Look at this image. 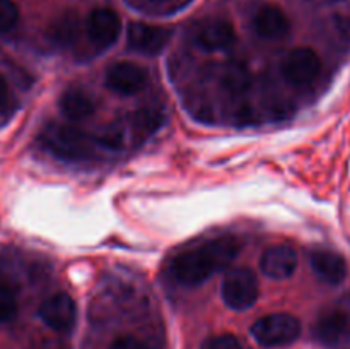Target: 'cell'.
<instances>
[{"label":"cell","mask_w":350,"mask_h":349,"mask_svg":"<svg viewBox=\"0 0 350 349\" xmlns=\"http://www.w3.org/2000/svg\"><path fill=\"white\" fill-rule=\"evenodd\" d=\"M7 94H9V88H7V81L3 79V75L0 74V106L5 103Z\"/></svg>","instance_id":"cell-24"},{"label":"cell","mask_w":350,"mask_h":349,"mask_svg":"<svg viewBox=\"0 0 350 349\" xmlns=\"http://www.w3.org/2000/svg\"><path fill=\"white\" fill-rule=\"evenodd\" d=\"M152 2H164V0H152Z\"/></svg>","instance_id":"cell-25"},{"label":"cell","mask_w":350,"mask_h":349,"mask_svg":"<svg viewBox=\"0 0 350 349\" xmlns=\"http://www.w3.org/2000/svg\"><path fill=\"white\" fill-rule=\"evenodd\" d=\"M173 31L164 26L132 23L126 29V43L132 50L144 55H157L170 43Z\"/></svg>","instance_id":"cell-6"},{"label":"cell","mask_w":350,"mask_h":349,"mask_svg":"<svg viewBox=\"0 0 350 349\" xmlns=\"http://www.w3.org/2000/svg\"><path fill=\"white\" fill-rule=\"evenodd\" d=\"M202 349H243L241 342L231 334H221L208 337L207 341L202 344Z\"/></svg>","instance_id":"cell-21"},{"label":"cell","mask_w":350,"mask_h":349,"mask_svg":"<svg viewBox=\"0 0 350 349\" xmlns=\"http://www.w3.org/2000/svg\"><path fill=\"white\" fill-rule=\"evenodd\" d=\"M109 349H149L146 346V342L140 341L135 335H122V337L116 339L111 344Z\"/></svg>","instance_id":"cell-23"},{"label":"cell","mask_w":350,"mask_h":349,"mask_svg":"<svg viewBox=\"0 0 350 349\" xmlns=\"http://www.w3.org/2000/svg\"><path fill=\"white\" fill-rule=\"evenodd\" d=\"M98 140L103 144V146L111 147V149H118V147L123 144V133L122 130L109 127V129H106L105 132L99 133Z\"/></svg>","instance_id":"cell-22"},{"label":"cell","mask_w":350,"mask_h":349,"mask_svg":"<svg viewBox=\"0 0 350 349\" xmlns=\"http://www.w3.org/2000/svg\"><path fill=\"white\" fill-rule=\"evenodd\" d=\"M311 267L320 279L334 286L347 277V263L344 257L330 250H314L311 253Z\"/></svg>","instance_id":"cell-14"},{"label":"cell","mask_w":350,"mask_h":349,"mask_svg":"<svg viewBox=\"0 0 350 349\" xmlns=\"http://www.w3.org/2000/svg\"><path fill=\"white\" fill-rule=\"evenodd\" d=\"M43 142L62 159H84L92 154V139L70 125H50L43 132Z\"/></svg>","instance_id":"cell-2"},{"label":"cell","mask_w":350,"mask_h":349,"mask_svg":"<svg viewBox=\"0 0 350 349\" xmlns=\"http://www.w3.org/2000/svg\"><path fill=\"white\" fill-rule=\"evenodd\" d=\"M239 252V242L231 236L211 240L197 248L187 250L171 262V276L181 284L197 286L212 274L226 269Z\"/></svg>","instance_id":"cell-1"},{"label":"cell","mask_w":350,"mask_h":349,"mask_svg":"<svg viewBox=\"0 0 350 349\" xmlns=\"http://www.w3.org/2000/svg\"><path fill=\"white\" fill-rule=\"evenodd\" d=\"M252 335L263 348L287 346L301 335V322L291 313L267 315L253 324Z\"/></svg>","instance_id":"cell-3"},{"label":"cell","mask_w":350,"mask_h":349,"mask_svg":"<svg viewBox=\"0 0 350 349\" xmlns=\"http://www.w3.org/2000/svg\"><path fill=\"white\" fill-rule=\"evenodd\" d=\"M253 29L263 40H282L291 33V21L279 5L267 3L253 16Z\"/></svg>","instance_id":"cell-12"},{"label":"cell","mask_w":350,"mask_h":349,"mask_svg":"<svg viewBox=\"0 0 350 349\" xmlns=\"http://www.w3.org/2000/svg\"><path fill=\"white\" fill-rule=\"evenodd\" d=\"M19 21V9L12 0H0V33H9Z\"/></svg>","instance_id":"cell-19"},{"label":"cell","mask_w":350,"mask_h":349,"mask_svg":"<svg viewBox=\"0 0 350 349\" xmlns=\"http://www.w3.org/2000/svg\"><path fill=\"white\" fill-rule=\"evenodd\" d=\"M236 31L226 19L204 21L195 31V43L207 51L228 50L234 44Z\"/></svg>","instance_id":"cell-11"},{"label":"cell","mask_w":350,"mask_h":349,"mask_svg":"<svg viewBox=\"0 0 350 349\" xmlns=\"http://www.w3.org/2000/svg\"><path fill=\"white\" fill-rule=\"evenodd\" d=\"M77 315L74 300L67 293L51 294L50 298L41 303L40 317L50 328L58 332H65L72 328Z\"/></svg>","instance_id":"cell-8"},{"label":"cell","mask_w":350,"mask_h":349,"mask_svg":"<svg viewBox=\"0 0 350 349\" xmlns=\"http://www.w3.org/2000/svg\"><path fill=\"white\" fill-rule=\"evenodd\" d=\"M79 36V19L74 12L58 17L50 27V38L60 47H70Z\"/></svg>","instance_id":"cell-17"},{"label":"cell","mask_w":350,"mask_h":349,"mask_svg":"<svg viewBox=\"0 0 350 349\" xmlns=\"http://www.w3.org/2000/svg\"><path fill=\"white\" fill-rule=\"evenodd\" d=\"M161 123H163V113L154 106H144L133 113V129L144 135L159 129Z\"/></svg>","instance_id":"cell-18"},{"label":"cell","mask_w":350,"mask_h":349,"mask_svg":"<svg viewBox=\"0 0 350 349\" xmlns=\"http://www.w3.org/2000/svg\"><path fill=\"white\" fill-rule=\"evenodd\" d=\"M321 70V60L313 48L301 47L291 50L280 64L284 79L294 86H310Z\"/></svg>","instance_id":"cell-5"},{"label":"cell","mask_w":350,"mask_h":349,"mask_svg":"<svg viewBox=\"0 0 350 349\" xmlns=\"http://www.w3.org/2000/svg\"><path fill=\"white\" fill-rule=\"evenodd\" d=\"M252 75L243 62H229L221 70V86L228 92H245L250 88Z\"/></svg>","instance_id":"cell-16"},{"label":"cell","mask_w":350,"mask_h":349,"mask_svg":"<svg viewBox=\"0 0 350 349\" xmlns=\"http://www.w3.org/2000/svg\"><path fill=\"white\" fill-rule=\"evenodd\" d=\"M60 112L70 120H84L94 113V101L82 89H67L60 98Z\"/></svg>","instance_id":"cell-15"},{"label":"cell","mask_w":350,"mask_h":349,"mask_svg":"<svg viewBox=\"0 0 350 349\" xmlns=\"http://www.w3.org/2000/svg\"><path fill=\"white\" fill-rule=\"evenodd\" d=\"M17 313V301L14 293L5 286H0V324L10 322Z\"/></svg>","instance_id":"cell-20"},{"label":"cell","mask_w":350,"mask_h":349,"mask_svg":"<svg viewBox=\"0 0 350 349\" xmlns=\"http://www.w3.org/2000/svg\"><path fill=\"white\" fill-rule=\"evenodd\" d=\"M313 335L325 346H337L350 337V313L334 308L321 315L313 327Z\"/></svg>","instance_id":"cell-9"},{"label":"cell","mask_w":350,"mask_h":349,"mask_svg":"<svg viewBox=\"0 0 350 349\" xmlns=\"http://www.w3.org/2000/svg\"><path fill=\"white\" fill-rule=\"evenodd\" d=\"M146 84V68L133 62H116L106 72V86L118 94H135Z\"/></svg>","instance_id":"cell-7"},{"label":"cell","mask_w":350,"mask_h":349,"mask_svg":"<svg viewBox=\"0 0 350 349\" xmlns=\"http://www.w3.org/2000/svg\"><path fill=\"white\" fill-rule=\"evenodd\" d=\"M260 269L272 279H289L297 269V253L289 245H275L265 250L260 260Z\"/></svg>","instance_id":"cell-13"},{"label":"cell","mask_w":350,"mask_h":349,"mask_svg":"<svg viewBox=\"0 0 350 349\" xmlns=\"http://www.w3.org/2000/svg\"><path fill=\"white\" fill-rule=\"evenodd\" d=\"M222 300L232 310H248L256 303L260 294L258 279L248 267H236L222 281Z\"/></svg>","instance_id":"cell-4"},{"label":"cell","mask_w":350,"mask_h":349,"mask_svg":"<svg viewBox=\"0 0 350 349\" xmlns=\"http://www.w3.org/2000/svg\"><path fill=\"white\" fill-rule=\"evenodd\" d=\"M88 34L94 44L99 48H108L116 43L120 38V31H122V21H120L118 14L111 9H101L92 10L91 16L88 17Z\"/></svg>","instance_id":"cell-10"}]
</instances>
